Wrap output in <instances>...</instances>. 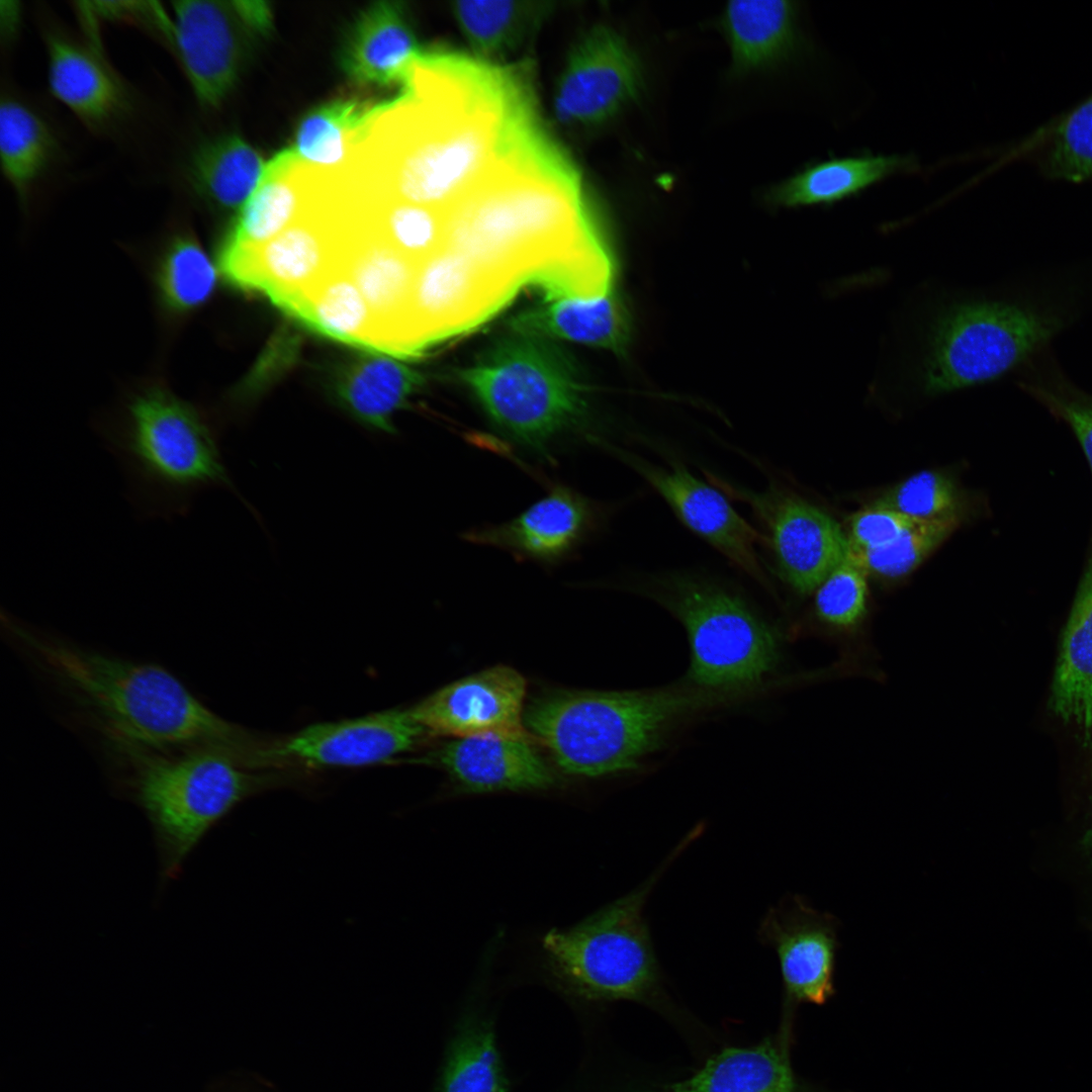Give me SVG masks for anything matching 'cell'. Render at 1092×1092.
<instances>
[{
  "label": "cell",
  "mask_w": 1092,
  "mask_h": 1092,
  "mask_svg": "<svg viewBox=\"0 0 1092 1092\" xmlns=\"http://www.w3.org/2000/svg\"><path fill=\"white\" fill-rule=\"evenodd\" d=\"M1024 387L1074 432L1092 471V397L1078 391L1055 370L1032 372Z\"/></svg>",
  "instance_id": "43"
},
{
  "label": "cell",
  "mask_w": 1092,
  "mask_h": 1092,
  "mask_svg": "<svg viewBox=\"0 0 1092 1092\" xmlns=\"http://www.w3.org/2000/svg\"><path fill=\"white\" fill-rule=\"evenodd\" d=\"M914 523L900 513L874 503L850 518L845 533L847 549L869 550L885 546Z\"/></svg>",
  "instance_id": "45"
},
{
  "label": "cell",
  "mask_w": 1092,
  "mask_h": 1092,
  "mask_svg": "<svg viewBox=\"0 0 1092 1092\" xmlns=\"http://www.w3.org/2000/svg\"><path fill=\"white\" fill-rule=\"evenodd\" d=\"M839 921L789 895L766 911L758 938L778 957L790 1002L825 1003L834 994Z\"/></svg>",
  "instance_id": "19"
},
{
  "label": "cell",
  "mask_w": 1092,
  "mask_h": 1092,
  "mask_svg": "<svg viewBox=\"0 0 1092 1092\" xmlns=\"http://www.w3.org/2000/svg\"><path fill=\"white\" fill-rule=\"evenodd\" d=\"M495 1019L473 1005L459 1016L446 1042L432 1092H510Z\"/></svg>",
  "instance_id": "29"
},
{
  "label": "cell",
  "mask_w": 1092,
  "mask_h": 1092,
  "mask_svg": "<svg viewBox=\"0 0 1092 1092\" xmlns=\"http://www.w3.org/2000/svg\"><path fill=\"white\" fill-rule=\"evenodd\" d=\"M139 516H185L194 495L231 485L216 439L200 412L163 386L134 394L122 416L102 429Z\"/></svg>",
  "instance_id": "5"
},
{
  "label": "cell",
  "mask_w": 1092,
  "mask_h": 1092,
  "mask_svg": "<svg viewBox=\"0 0 1092 1092\" xmlns=\"http://www.w3.org/2000/svg\"><path fill=\"white\" fill-rule=\"evenodd\" d=\"M875 504L918 523L959 516V493L953 481L936 471H920L896 484Z\"/></svg>",
  "instance_id": "42"
},
{
  "label": "cell",
  "mask_w": 1092,
  "mask_h": 1092,
  "mask_svg": "<svg viewBox=\"0 0 1092 1092\" xmlns=\"http://www.w3.org/2000/svg\"><path fill=\"white\" fill-rule=\"evenodd\" d=\"M912 159L861 156L815 164L778 185L771 199L783 206L829 204L855 195L896 173L913 169Z\"/></svg>",
  "instance_id": "32"
},
{
  "label": "cell",
  "mask_w": 1092,
  "mask_h": 1092,
  "mask_svg": "<svg viewBox=\"0 0 1092 1092\" xmlns=\"http://www.w3.org/2000/svg\"><path fill=\"white\" fill-rule=\"evenodd\" d=\"M425 378L398 358L364 351L337 369L331 386L335 402L362 425L394 433L393 416L422 387Z\"/></svg>",
  "instance_id": "26"
},
{
  "label": "cell",
  "mask_w": 1092,
  "mask_h": 1092,
  "mask_svg": "<svg viewBox=\"0 0 1092 1092\" xmlns=\"http://www.w3.org/2000/svg\"><path fill=\"white\" fill-rule=\"evenodd\" d=\"M423 53L402 3L381 1L357 19L342 51L341 65L358 84L402 88Z\"/></svg>",
  "instance_id": "24"
},
{
  "label": "cell",
  "mask_w": 1092,
  "mask_h": 1092,
  "mask_svg": "<svg viewBox=\"0 0 1092 1092\" xmlns=\"http://www.w3.org/2000/svg\"><path fill=\"white\" fill-rule=\"evenodd\" d=\"M1077 848L1084 870L1092 877V819L1080 835Z\"/></svg>",
  "instance_id": "46"
},
{
  "label": "cell",
  "mask_w": 1092,
  "mask_h": 1092,
  "mask_svg": "<svg viewBox=\"0 0 1092 1092\" xmlns=\"http://www.w3.org/2000/svg\"><path fill=\"white\" fill-rule=\"evenodd\" d=\"M637 60L613 29L597 25L576 42L553 95L556 118L567 125H599L637 96Z\"/></svg>",
  "instance_id": "18"
},
{
  "label": "cell",
  "mask_w": 1092,
  "mask_h": 1092,
  "mask_svg": "<svg viewBox=\"0 0 1092 1092\" xmlns=\"http://www.w3.org/2000/svg\"><path fill=\"white\" fill-rule=\"evenodd\" d=\"M550 10L547 2L466 0L451 4L452 15L475 58L488 63L523 44Z\"/></svg>",
  "instance_id": "33"
},
{
  "label": "cell",
  "mask_w": 1092,
  "mask_h": 1092,
  "mask_svg": "<svg viewBox=\"0 0 1092 1092\" xmlns=\"http://www.w3.org/2000/svg\"><path fill=\"white\" fill-rule=\"evenodd\" d=\"M747 697L685 679L641 690H559L534 700L524 720L564 772L603 778L640 770L679 729Z\"/></svg>",
  "instance_id": "4"
},
{
  "label": "cell",
  "mask_w": 1092,
  "mask_h": 1092,
  "mask_svg": "<svg viewBox=\"0 0 1092 1092\" xmlns=\"http://www.w3.org/2000/svg\"><path fill=\"white\" fill-rule=\"evenodd\" d=\"M281 310L309 330L330 339L374 352V320L361 291L339 264Z\"/></svg>",
  "instance_id": "30"
},
{
  "label": "cell",
  "mask_w": 1092,
  "mask_h": 1092,
  "mask_svg": "<svg viewBox=\"0 0 1092 1092\" xmlns=\"http://www.w3.org/2000/svg\"><path fill=\"white\" fill-rule=\"evenodd\" d=\"M446 215L445 245L518 291L604 246L559 151L510 159Z\"/></svg>",
  "instance_id": "2"
},
{
  "label": "cell",
  "mask_w": 1092,
  "mask_h": 1092,
  "mask_svg": "<svg viewBox=\"0 0 1092 1092\" xmlns=\"http://www.w3.org/2000/svg\"><path fill=\"white\" fill-rule=\"evenodd\" d=\"M525 695L523 675L510 666L496 665L443 687L410 712L426 732L435 735L529 738L523 726Z\"/></svg>",
  "instance_id": "20"
},
{
  "label": "cell",
  "mask_w": 1092,
  "mask_h": 1092,
  "mask_svg": "<svg viewBox=\"0 0 1092 1092\" xmlns=\"http://www.w3.org/2000/svg\"><path fill=\"white\" fill-rule=\"evenodd\" d=\"M364 213L376 232L417 264L446 243L447 215L441 210L382 196L363 184Z\"/></svg>",
  "instance_id": "38"
},
{
  "label": "cell",
  "mask_w": 1092,
  "mask_h": 1092,
  "mask_svg": "<svg viewBox=\"0 0 1092 1092\" xmlns=\"http://www.w3.org/2000/svg\"><path fill=\"white\" fill-rule=\"evenodd\" d=\"M313 181L314 167L300 161L291 148L277 153L219 248L254 250L278 236L308 207Z\"/></svg>",
  "instance_id": "25"
},
{
  "label": "cell",
  "mask_w": 1092,
  "mask_h": 1092,
  "mask_svg": "<svg viewBox=\"0 0 1092 1092\" xmlns=\"http://www.w3.org/2000/svg\"><path fill=\"white\" fill-rule=\"evenodd\" d=\"M1071 322L1059 306L1029 300H975L936 321L922 387L936 394L997 379L1030 361Z\"/></svg>",
  "instance_id": "10"
},
{
  "label": "cell",
  "mask_w": 1092,
  "mask_h": 1092,
  "mask_svg": "<svg viewBox=\"0 0 1092 1092\" xmlns=\"http://www.w3.org/2000/svg\"><path fill=\"white\" fill-rule=\"evenodd\" d=\"M1050 707L1064 723L1092 743V558L1063 630Z\"/></svg>",
  "instance_id": "28"
},
{
  "label": "cell",
  "mask_w": 1092,
  "mask_h": 1092,
  "mask_svg": "<svg viewBox=\"0 0 1092 1092\" xmlns=\"http://www.w3.org/2000/svg\"><path fill=\"white\" fill-rule=\"evenodd\" d=\"M528 131L524 102L499 74L436 52L381 103L349 163L374 192L446 212L519 153Z\"/></svg>",
  "instance_id": "1"
},
{
  "label": "cell",
  "mask_w": 1092,
  "mask_h": 1092,
  "mask_svg": "<svg viewBox=\"0 0 1092 1092\" xmlns=\"http://www.w3.org/2000/svg\"><path fill=\"white\" fill-rule=\"evenodd\" d=\"M216 278L212 261L187 234L172 239L157 273L162 299L175 312H188L201 306L211 296Z\"/></svg>",
  "instance_id": "39"
},
{
  "label": "cell",
  "mask_w": 1092,
  "mask_h": 1092,
  "mask_svg": "<svg viewBox=\"0 0 1092 1092\" xmlns=\"http://www.w3.org/2000/svg\"><path fill=\"white\" fill-rule=\"evenodd\" d=\"M793 4L788 1L729 2L722 23L734 67L753 69L784 55L793 40Z\"/></svg>",
  "instance_id": "36"
},
{
  "label": "cell",
  "mask_w": 1092,
  "mask_h": 1092,
  "mask_svg": "<svg viewBox=\"0 0 1092 1092\" xmlns=\"http://www.w3.org/2000/svg\"><path fill=\"white\" fill-rule=\"evenodd\" d=\"M56 149L53 131L42 116L12 96L0 103L2 173L21 201L47 170Z\"/></svg>",
  "instance_id": "35"
},
{
  "label": "cell",
  "mask_w": 1092,
  "mask_h": 1092,
  "mask_svg": "<svg viewBox=\"0 0 1092 1092\" xmlns=\"http://www.w3.org/2000/svg\"><path fill=\"white\" fill-rule=\"evenodd\" d=\"M548 340L515 331L457 372L493 424L540 456L583 431L588 415L574 366Z\"/></svg>",
  "instance_id": "8"
},
{
  "label": "cell",
  "mask_w": 1092,
  "mask_h": 1092,
  "mask_svg": "<svg viewBox=\"0 0 1092 1092\" xmlns=\"http://www.w3.org/2000/svg\"><path fill=\"white\" fill-rule=\"evenodd\" d=\"M340 237L333 213L312 197L292 224L262 247L221 253L218 268L233 287L262 293L274 304L310 289L339 265Z\"/></svg>",
  "instance_id": "12"
},
{
  "label": "cell",
  "mask_w": 1092,
  "mask_h": 1092,
  "mask_svg": "<svg viewBox=\"0 0 1092 1092\" xmlns=\"http://www.w3.org/2000/svg\"><path fill=\"white\" fill-rule=\"evenodd\" d=\"M4 623L112 742L157 752L222 747L240 754L248 747L240 728L205 707L163 666L82 647L11 616Z\"/></svg>",
  "instance_id": "3"
},
{
  "label": "cell",
  "mask_w": 1092,
  "mask_h": 1092,
  "mask_svg": "<svg viewBox=\"0 0 1092 1092\" xmlns=\"http://www.w3.org/2000/svg\"><path fill=\"white\" fill-rule=\"evenodd\" d=\"M792 1089H793V1080H792V1073H790L788 1075V1077L786 1078L783 1086H782L781 1092H792Z\"/></svg>",
  "instance_id": "47"
},
{
  "label": "cell",
  "mask_w": 1092,
  "mask_h": 1092,
  "mask_svg": "<svg viewBox=\"0 0 1092 1092\" xmlns=\"http://www.w3.org/2000/svg\"><path fill=\"white\" fill-rule=\"evenodd\" d=\"M425 733L410 709H392L307 726L255 749L248 764L285 763L311 768L370 765L414 748Z\"/></svg>",
  "instance_id": "14"
},
{
  "label": "cell",
  "mask_w": 1092,
  "mask_h": 1092,
  "mask_svg": "<svg viewBox=\"0 0 1092 1092\" xmlns=\"http://www.w3.org/2000/svg\"><path fill=\"white\" fill-rule=\"evenodd\" d=\"M642 592L684 626L691 648L685 680L699 688L758 695L780 665L781 638L740 593L711 577L655 575Z\"/></svg>",
  "instance_id": "9"
},
{
  "label": "cell",
  "mask_w": 1092,
  "mask_h": 1092,
  "mask_svg": "<svg viewBox=\"0 0 1092 1092\" xmlns=\"http://www.w3.org/2000/svg\"><path fill=\"white\" fill-rule=\"evenodd\" d=\"M517 332L622 352L629 340L630 321L614 289L594 296H564L518 314Z\"/></svg>",
  "instance_id": "27"
},
{
  "label": "cell",
  "mask_w": 1092,
  "mask_h": 1092,
  "mask_svg": "<svg viewBox=\"0 0 1092 1092\" xmlns=\"http://www.w3.org/2000/svg\"><path fill=\"white\" fill-rule=\"evenodd\" d=\"M168 41L206 108H217L241 73L253 37L234 1H175Z\"/></svg>",
  "instance_id": "15"
},
{
  "label": "cell",
  "mask_w": 1092,
  "mask_h": 1092,
  "mask_svg": "<svg viewBox=\"0 0 1092 1092\" xmlns=\"http://www.w3.org/2000/svg\"><path fill=\"white\" fill-rule=\"evenodd\" d=\"M790 1073L786 1054L767 1040L725 1049L692 1077L657 1092H781Z\"/></svg>",
  "instance_id": "37"
},
{
  "label": "cell",
  "mask_w": 1092,
  "mask_h": 1092,
  "mask_svg": "<svg viewBox=\"0 0 1092 1092\" xmlns=\"http://www.w3.org/2000/svg\"><path fill=\"white\" fill-rule=\"evenodd\" d=\"M697 825L662 863L635 889L566 929H552L542 940L550 983L583 1004L644 1001L660 990L661 970L645 905L665 871L702 834Z\"/></svg>",
  "instance_id": "7"
},
{
  "label": "cell",
  "mask_w": 1092,
  "mask_h": 1092,
  "mask_svg": "<svg viewBox=\"0 0 1092 1092\" xmlns=\"http://www.w3.org/2000/svg\"><path fill=\"white\" fill-rule=\"evenodd\" d=\"M592 510L579 493L556 486L518 517L471 532L469 539L507 550L519 558L557 563L576 548L589 530Z\"/></svg>",
  "instance_id": "22"
},
{
  "label": "cell",
  "mask_w": 1092,
  "mask_h": 1092,
  "mask_svg": "<svg viewBox=\"0 0 1092 1092\" xmlns=\"http://www.w3.org/2000/svg\"><path fill=\"white\" fill-rule=\"evenodd\" d=\"M960 516L914 523L891 543L869 550L847 549L846 557L867 574L895 578L909 573L958 526Z\"/></svg>",
  "instance_id": "41"
},
{
  "label": "cell",
  "mask_w": 1092,
  "mask_h": 1092,
  "mask_svg": "<svg viewBox=\"0 0 1092 1092\" xmlns=\"http://www.w3.org/2000/svg\"><path fill=\"white\" fill-rule=\"evenodd\" d=\"M266 164L247 141L230 133L193 151L187 177L201 198L219 209L239 212L260 184Z\"/></svg>",
  "instance_id": "31"
},
{
  "label": "cell",
  "mask_w": 1092,
  "mask_h": 1092,
  "mask_svg": "<svg viewBox=\"0 0 1092 1092\" xmlns=\"http://www.w3.org/2000/svg\"><path fill=\"white\" fill-rule=\"evenodd\" d=\"M709 479L750 507L767 532L780 576L796 593L816 592L846 557L847 538L840 525L796 492L775 482L756 491L716 476Z\"/></svg>",
  "instance_id": "11"
},
{
  "label": "cell",
  "mask_w": 1092,
  "mask_h": 1092,
  "mask_svg": "<svg viewBox=\"0 0 1092 1092\" xmlns=\"http://www.w3.org/2000/svg\"><path fill=\"white\" fill-rule=\"evenodd\" d=\"M113 743L128 767L124 792L152 827L161 886L178 878L189 854L238 804L276 784L222 747L157 752Z\"/></svg>",
  "instance_id": "6"
},
{
  "label": "cell",
  "mask_w": 1092,
  "mask_h": 1092,
  "mask_svg": "<svg viewBox=\"0 0 1092 1092\" xmlns=\"http://www.w3.org/2000/svg\"><path fill=\"white\" fill-rule=\"evenodd\" d=\"M380 105L338 99L317 106L301 119L291 149L303 163L339 168L353 156Z\"/></svg>",
  "instance_id": "34"
},
{
  "label": "cell",
  "mask_w": 1092,
  "mask_h": 1092,
  "mask_svg": "<svg viewBox=\"0 0 1092 1092\" xmlns=\"http://www.w3.org/2000/svg\"><path fill=\"white\" fill-rule=\"evenodd\" d=\"M867 575L858 565L845 557L816 589L815 610L818 617L839 628L858 623L867 611Z\"/></svg>",
  "instance_id": "44"
},
{
  "label": "cell",
  "mask_w": 1092,
  "mask_h": 1092,
  "mask_svg": "<svg viewBox=\"0 0 1092 1092\" xmlns=\"http://www.w3.org/2000/svg\"><path fill=\"white\" fill-rule=\"evenodd\" d=\"M1037 161L1051 179L1092 181V95L1054 125Z\"/></svg>",
  "instance_id": "40"
},
{
  "label": "cell",
  "mask_w": 1092,
  "mask_h": 1092,
  "mask_svg": "<svg viewBox=\"0 0 1092 1092\" xmlns=\"http://www.w3.org/2000/svg\"><path fill=\"white\" fill-rule=\"evenodd\" d=\"M618 454L665 500L678 519L741 571L766 589L770 582L756 546L766 543L718 488L692 474L682 464H654L635 454Z\"/></svg>",
  "instance_id": "17"
},
{
  "label": "cell",
  "mask_w": 1092,
  "mask_h": 1092,
  "mask_svg": "<svg viewBox=\"0 0 1092 1092\" xmlns=\"http://www.w3.org/2000/svg\"><path fill=\"white\" fill-rule=\"evenodd\" d=\"M516 293L462 253L444 246L417 264L410 311L420 355L482 324Z\"/></svg>",
  "instance_id": "13"
},
{
  "label": "cell",
  "mask_w": 1092,
  "mask_h": 1092,
  "mask_svg": "<svg viewBox=\"0 0 1092 1092\" xmlns=\"http://www.w3.org/2000/svg\"><path fill=\"white\" fill-rule=\"evenodd\" d=\"M341 264L374 320V352L398 359L420 356L411 323L417 263L386 242L365 216L345 233Z\"/></svg>",
  "instance_id": "16"
},
{
  "label": "cell",
  "mask_w": 1092,
  "mask_h": 1092,
  "mask_svg": "<svg viewBox=\"0 0 1092 1092\" xmlns=\"http://www.w3.org/2000/svg\"><path fill=\"white\" fill-rule=\"evenodd\" d=\"M433 760L467 793L544 790L555 783L525 737L483 734L456 738L442 746Z\"/></svg>",
  "instance_id": "23"
},
{
  "label": "cell",
  "mask_w": 1092,
  "mask_h": 1092,
  "mask_svg": "<svg viewBox=\"0 0 1092 1092\" xmlns=\"http://www.w3.org/2000/svg\"><path fill=\"white\" fill-rule=\"evenodd\" d=\"M52 95L90 130L104 131L127 111L128 94L96 49L63 32L44 33Z\"/></svg>",
  "instance_id": "21"
}]
</instances>
